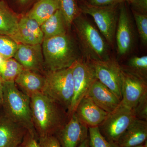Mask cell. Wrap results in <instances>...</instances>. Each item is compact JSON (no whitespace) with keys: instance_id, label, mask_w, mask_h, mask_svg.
<instances>
[{"instance_id":"cell-1","label":"cell","mask_w":147,"mask_h":147,"mask_svg":"<svg viewBox=\"0 0 147 147\" xmlns=\"http://www.w3.org/2000/svg\"><path fill=\"white\" fill-rule=\"evenodd\" d=\"M32 119L38 138L55 135L69 119L68 112L43 93L30 97Z\"/></svg>"},{"instance_id":"cell-2","label":"cell","mask_w":147,"mask_h":147,"mask_svg":"<svg viewBox=\"0 0 147 147\" xmlns=\"http://www.w3.org/2000/svg\"><path fill=\"white\" fill-rule=\"evenodd\" d=\"M42 47L46 71L68 68L82 57L79 45L68 33L44 40Z\"/></svg>"},{"instance_id":"cell-3","label":"cell","mask_w":147,"mask_h":147,"mask_svg":"<svg viewBox=\"0 0 147 147\" xmlns=\"http://www.w3.org/2000/svg\"><path fill=\"white\" fill-rule=\"evenodd\" d=\"M82 13L74 20L72 25L78 37L82 57L89 61L110 59L112 58L109 44L99 30Z\"/></svg>"},{"instance_id":"cell-4","label":"cell","mask_w":147,"mask_h":147,"mask_svg":"<svg viewBox=\"0 0 147 147\" xmlns=\"http://www.w3.org/2000/svg\"><path fill=\"white\" fill-rule=\"evenodd\" d=\"M2 109L7 117L38 138L32 119L30 98L14 82H4Z\"/></svg>"},{"instance_id":"cell-5","label":"cell","mask_w":147,"mask_h":147,"mask_svg":"<svg viewBox=\"0 0 147 147\" xmlns=\"http://www.w3.org/2000/svg\"><path fill=\"white\" fill-rule=\"evenodd\" d=\"M45 84L42 93L69 111L74 95V82L71 67L44 73Z\"/></svg>"},{"instance_id":"cell-6","label":"cell","mask_w":147,"mask_h":147,"mask_svg":"<svg viewBox=\"0 0 147 147\" xmlns=\"http://www.w3.org/2000/svg\"><path fill=\"white\" fill-rule=\"evenodd\" d=\"M120 4L94 6L84 2L79 7L82 13L92 17L98 30L109 45H113L115 41Z\"/></svg>"},{"instance_id":"cell-7","label":"cell","mask_w":147,"mask_h":147,"mask_svg":"<svg viewBox=\"0 0 147 147\" xmlns=\"http://www.w3.org/2000/svg\"><path fill=\"white\" fill-rule=\"evenodd\" d=\"M74 82V95L68 112L69 117L75 111L80 100L86 96L96 80L93 67L90 61L82 57L71 66Z\"/></svg>"},{"instance_id":"cell-8","label":"cell","mask_w":147,"mask_h":147,"mask_svg":"<svg viewBox=\"0 0 147 147\" xmlns=\"http://www.w3.org/2000/svg\"><path fill=\"white\" fill-rule=\"evenodd\" d=\"M135 119L132 110L121 102L115 110L108 113L98 129L106 140L116 143Z\"/></svg>"},{"instance_id":"cell-9","label":"cell","mask_w":147,"mask_h":147,"mask_svg":"<svg viewBox=\"0 0 147 147\" xmlns=\"http://www.w3.org/2000/svg\"><path fill=\"white\" fill-rule=\"evenodd\" d=\"M90 61L94 69L96 79L121 100L122 71L119 63L113 58L107 61Z\"/></svg>"},{"instance_id":"cell-10","label":"cell","mask_w":147,"mask_h":147,"mask_svg":"<svg viewBox=\"0 0 147 147\" xmlns=\"http://www.w3.org/2000/svg\"><path fill=\"white\" fill-rule=\"evenodd\" d=\"M133 26L125 2H123L120 4L115 36L117 53L119 57H125L133 48L135 40Z\"/></svg>"},{"instance_id":"cell-11","label":"cell","mask_w":147,"mask_h":147,"mask_svg":"<svg viewBox=\"0 0 147 147\" xmlns=\"http://www.w3.org/2000/svg\"><path fill=\"white\" fill-rule=\"evenodd\" d=\"M61 147H78L89 136V127L81 122L75 113L55 134Z\"/></svg>"},{"instance_id":"cell-12","label":"cell","mask_w":147,"mask_h":147,"mask_svg":"<svg viewBox=\"0 0 147 147\" xmlns=\"http://www.w3.org/2000/svg\"><path fill=\"white\" fill-rule=\"evenodd\" d=\"M122 71L121 102L132 110L147 93V81L129 72Z\"/></svg>"},{"instance_id":"cell-13","label":"cell","mask_w":147,"mask_h":147,"mask_svg":"<svg viewBox=\"0 0 147 147\" xmlns=\"http://www.w3.org/2000/svg\"><path fill=\"white\" fill-rule=\"evenodd\" d=\"M13 58L23 67L44 74L45 70L42 44H19Z\"/></svg>"},{"instance_id":"cell-14","label":"cell","mask_w":147,"mask_h":147,"mask_svg":"<svg viewBox=\"0 0 147 147\" xmlns=\"http://www.w3.org/2000/svg\"><path fill=\"white\" fill-rule=\"evenodd\" d=\"M10 37L18 44H42L43 41L40 26L34 19L26 14L20 17L16 32Z\"/></svg>"},{"instance_id":"cell-15","label":"cell","mask_w":147,"mask_h":147,"mask_svg":"<svg viewBox=\"0 0 147 147\" xmlns=\"http://www.w3.org/2000/svg\"><path fill=\"white\" fill-rule=\"evenodd\" d=\"M27 131L7 117L3 111L0 113V147L19 146Z\"/></svg>"},{"instance_id":"cell-16","label":"cell","mask_w":147,"mask_h":147,"mask_svg":"<svg viewBox=\"0 0 147 147\" xmlns=\"http://www.w3.org/2000/svg\"><path fill=\"white\" fill-rule=\"evenodd\" d=\"M74 113L89 128L98 127L108 114L86 96L80 100Z\"/></svg>"},{"instance_id":"cell-17","label":"cell","mask_w":147,"mask_h":147,"mask_svg":"<svg viewBox=\"0 0 147 147\" xmlns=\"http://www.w3.org/2000/svg\"><path fill=\"white\" fill-rule=\"evenodd\" d=\"M98 106L108 113L118 107L121 100L112 91L96 79L92 85L86 96Z\"/></svg>"},{"instance_id":"cell-18","label":"cell","mask_w":147,"mask_h":147,"mask_svg":"<svg viewBox=\"0 0 147 147\" xmlns=\"http://www.w3.org/2000/svg\"><path fill=\"white\" fill-rule=\"evenodd\" d=\"M18 88L30 98L38 93H42L45 84L44 74L24 69L15 80Z\"/></svg>"},{"instance_id":"cell-19","label":"cell","mask_w":147,"mask_h":147,"mask_svg":"<svg viewBox=\"0 0 147 147\" xmlns=\"http://www.w3.org/2000/svg\"><path fill=\"white\" fill-rule=\"evenodd\" d=\"M147 121L135 119L116 142L120 147H134L147 142Z\"/></svg>"},{"instance_id":"cell-20","label":"cell","mask_w":147,"mask_h":147,"mask_svg":"<svg viewBox=\"0 0 147 147\" xmlns=\"http://www.w3.org/2000/svg\"><path fill=\"white\" fill-rule=\"evenodd\" d=\"M43 34V40L67 33L69 30L65 18L60 9L40 26Z\"/></svg>"},{"instance_id":"cell-21","label":"cell","mask_w":147,"mask_h":147,"mask_svg":"<svg viewBox=\"0 0 147 147\" xmlns=\"http://www.w3.org/2000/svg\"><path fill=\"white\" fill-rule=\"evenodd\" d=\"M59 9V0H39L26 15L34 19L40 26Z\"/></svg>"},{"instance_id":"cell-22","label":"cell","mask_w":147,"mask_h":147,"mask_svg":"<svg viewBox=\"0 0 147 147\" xmlns=\"http://www.w3.org/2000/svg\"><path fill=\"white\" fill-rule=\"evenodd\" d=\"M20 17L0 0V34L11 36L16 32Z\"/></svg>"},{"instance_id":"cell-23","label":"cell","mask_w":147,"mask_h":147,"mask_svg":"<svg viewBox=\"0 0 147 147\" xmlns=\"http://www.w3.org/2000/svg\"><path fill=\"white\" fill-rule=\"evenodd\" d=\"M123 71L129 72L147 81V56H133L126 62L120 64Z\"/></svg>"},{"instance_id":"cell-24","label":"cell","mask_w":147,"mask_h":147,"mask_svg":"<svg viewBox=\"0 0 147 147\" xmlns=\"http://www.w3.org/2000/svg\"><path fill=\"white\" fill-rule=\"evenodd\" d=\"M24 67L13 58L5 59L0 65V76L4 82H14Z\"/></svg>"},{"instance_id":"cell-25","label":"cell","mask_w":147,"mask_h":147,"mask_svg":"<svg viewBox=\"0 0 147 147\" xmlns=\"http://www.w3.org/2000/svg\"><path fill=\"white\" fill-rule=\"evenodd\" d=\"M60 10L65 18L68 29H70L74 20L82 13L79 6L74 0H59Z\"/></svg>"},{"instance_id":"cell-26","label":"cell","mask_w":147,"mask_h":147,"mask_svg":"<svg viewBox=\"0 0 147 147\" xmlns=\"http://www.w3.org/2000/svg\"><path fill=\"white\" fill-rule=\"evenodd\" d=\"M18 45L10 36L0 34V55L4 59L13 58Z\"/></svg>"},{"instance_id":"cell-27","label":"cell","mask_w":147,"mask_h":147,"mask_svg":"<svg viewBox=\"0 0 147 147\" xmlns=\"http://www.w3.org/2000/svg\"><path fill=\"white\" fill-rule=\"evenodd\" d=\"M89 138L92 147H120L116 142L106 140L100 133L98 127L89 128Z\"/></svg>"},{"instance_id":"cell-28","label":"cell","mask_w":147,"mask_h":147,"mask_svg":"<svg viewBox=\"0 0 147 147\" xmlns=\"http://www.w3.org/2000/svg\"><path fill=\"white\" fill-rule=\"evenodd\" d=\"M138 33L142 44H147V15L141 14L132 11Z\"/></svg>"},{"instance_id":"cell-29","label":"cell","mask_w":147,"mask_h":147,"mask_svg":"<svg viewBox=\"0 0 147 147\" xmlns=\"http://www.w3.org/2000/svg\"><path fill=\"white\" fill-rule=\"evenodd\" d=\"M132 110L136 119L147 121V93L142 96Z\"/></svg>"},{"instance_id":"cell-30","label":"cell","mask_w":147,"mask_h":147,"mask_svg":"<svg viewBox=\"0 0 147 147\" xmlns=\"http://www.w3.org/2000/svg\"><path fill=\"white\" fill-rule=\"evenodd\" d=\"M128 3L132 11L147 15V0H131Z\"/></svg>"},{"instance_id":"cell-31","label":"cell","mask_w":147,"mask_h":147,"mask_svg":"<svg viewBox=\"0 0 147 147\" xmlns=\"http://www.w3.org/2000/svg\"><path fill=\"white\" fill-rule=\"evenodd\" d=\"M38 142L42 147H61L55 135L39 137Z\"/></svg>"},{"instance_id":"cell-32","label":"cell","mask_w":147,"mask_h":147,"mask_svg":"<svg viewBox=\"0 0 147 147\" xmlns=\"http://www.w3.org/2000/svg\"><path fill=\"white\" fill-rule=\"evenodd\" d=\"M22 146L24 147H42L37 137L27 131L24 137Z\"/></svg>"},{"instance_id":"cell-33","label":"cell","mask_w":147,"mask_h":147,"mask_svg":"<svg viewBox=\"0 0 147 147\" xmlns=\"http://www.w3.org/2000/svg\"><path fill=\"white\" fill-rule=\"evenodd\" d=\"M123 2H124L123 0H86L84 2L94 6H104L118 4Z\"/></svg>"},{"instance_id":"cell-34","label":"cell","mask_w":147,"mask_h":147,"mask_svg":"<svg viewBox=\"0 0 147 147\" xmlns=\"http://www.w3.org/2000/svg\"><path fill=\"white\" fill-rule=\"evenodd\" d=\"M4 82L0 76V110L2 109L3 94Z\"/></svg>"},{"instance_id":"cell-35","label":"cell","mask_w":147,"mask_h":147,"mask_svg":"<svg viewBox=\"0 0 147 147\" xmlns=\"http://www.w3.org/2000/svg\"><path fill=\"white\" fill-rule=\"evenodd\" d=\"M78 147H92L90 144L89 138L88 137L84 142L80 144Z\"/></svg>"},{"instance_id":"cell-36","label":"cell","mask_w":147,"mask_h":147,"mask_svg":"<svg viewBox=\"0 0 147 147\" xmlns=\"http://www.w3.org/2000/svg\"><path fill=\"white\" fill-rule=\"evenodd\" d=\"M18 1L22 4H25L27 3L30 0H18Z\"/></svg>"},{"instance_id":"cell-37","label":"cell","mask_w":147,"mask_h":147,"mask_svg":"<svg viewBox=\"0 0 147 147\" xmlns=\"http://www.w3.org/2000/svg\"><path fill=\"white\" fill-rule=\"evenodd\" d=\"M134 147H147V142H145L144 144H143L139 145V146H137Z\"/></svg>"},{"instance_id":"cell-38","label":"cell","mask_w":147,"mask_h":147,"mask_svg":"<svg viewBox=\"0 0 147 147\" xmlns=\"http://www.w3.org/2000/svg\"><path fill=\"white\" fill-rule=\"evenodd\" d=\"M4 59H5L0 55V65H1Z\"/></svg>"},{"instance_id":"cell-39","label":"cell","mask_w":147,"mask_h":147,"mask_svg":"<svg viewBox=\"0 0 147 147\" xmlns=\"http://www.w3.org/2000/svg\"><path fill=\"white\" fill-rule=\"evenodd\" d=\"M123 1L125 2H127V3H129V1H130L131 0H123Z\"/></svg>"},{"instance_id":"cell-40","label":"cell","mask_w":147,"mask_h":147,"mask_svg":"<svg viewBox=\"0 0 147 147\" xmlns=\"http://www.w3.org/2000/svg\"><path fill=\"white\" fill-rule=\"evenodd\" d=\"M18 147H23V146H22V145H21V146H18Z\"/></svg>"},{"instance_id":"cell-41","label":"cell","mask_w":147,"mask_h":147,"mask_svg":"<svg viewBox=\"0 0 147 147\" xmlns=\"http://www.w3.org/2000/svg\"></svg>"}]
</instances>
